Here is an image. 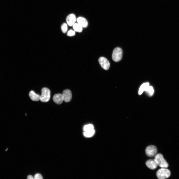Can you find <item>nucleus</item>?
Masks as SVG:
<instances>
[{
    "label": "nucleus",
    "instance_id": "nucleus-1",
    "mask_svg": "<svg viewBox=\"0 0 179 179\" xmlns=\"http://www.w3.org/2000/svg\"><path fill=\"white\" fill-rule=\"evenodd\" d=\"M154 159L158 165L160 167L167 168L168 167V164L162 154H157Z\"/></svg>",
    "mask_w": 179,
    "mask_h": 179
},
{
    "label": "nucleus",
    "instance_id": "nucleus-2",
    "mask_svg": "<svg viewBox=\"0 0 179 179\" xmlns=\"http://www.w3.org/2000/svg\"><path fill=\"white\" fill-rule=\"evenodd\" d=\"M171 175L170 170L166 168H162L157 173V176L159 179H164L169 178Z\"/></svg>",
    "mask_w": 179,
    "mask_h": 179
},
{
    "label": "nucleus",
    "instance_id": "nucleus-3",
    "mask_svg": "<svg viewBox=\"0 0 179 179\" xmlns=\"http://www.w3.org/2000/svg\"><path fill=\"white\" fill-rule=\"evenodd\" d=\"M123 51L122 49L119 47L115 48L112 53V57L113 60L116 62L120 61L122 58Z\"/></svg>",
    "mask_w": 179,
    "mask_h": 179
},
{
    "label": "nucleus",
    "instance_id": "nucleus-4",
    "mask_svg": "<svg viewBox=\"0 0 179 179\" xmlns=\"http://www.w3.org/2000/svg\"><path fill=\"white\" fill-rule=\"evenodd\" d=\"M42 94L40 96V100L43 102H48L50 98V91L47 88H44L42 90Z\"/></svg>",
    "mask_w": 179,
    "mask_h": 179
},
{
    "label": "nucleus",
    "instance_id": "nucleus-5",
    "mask_svg": "<svg viewBox=\"0 0 179 179\" xmlns=\"http://www.w3.org/2000/svg\"><path fill=\"white\" fill-rule=\"evenodd\" d=\"M157 152L156 147L154 145L149 146L147 147L146 149V154L148 157L155 156L157 155Z\"/></svg>",
    "mask_w": 179,
    "mask_h": 179
},
{
    "label": "nucleus",
    "instance_id": "nucleus-6",
    "mask_svg": "<svg viewBox=\"0 0 179 179\" xmlns=\"http://www.w3.org/2000/svg\"><path fill=\"white\" fill-rule=\"evenodd\" d=\"M99 62L102 67L105 70H108L110 64L108 60L104 57H101L99 59Z\"/></svg>",
    "mask_w": 179,
    "mask_h": 179
},
{
    "label": "nucleus",
    "instance_id": "nucleus-7",
    "mask_svg": "<svg viewBox=\"0 0 179 179\" xmlns=\"http://www.w3.org/2000/svg\"><path fill=\"white\" fill-rule=\"evenodd\" d=\"M64 101L66 102H70L72 99V94L71 91L69 89L64 90L62 94Z\"/></svg>",
    "mask_w": 179,
    "mask_h": 179
},
{
    "label": "nucleus",
    "instance_id": "nucleus-8",
    "mask_svg": "<svg viewBox=\"0 0 179 179\" xmlns=\"http://www.w3.org/2000/svg\"><path fill=\"white\" fill-rule=\"evenodd\" d=\"M76 18L75 14H72L69 15L67 17L66 21L67 24L70 26H73L75 23Z\"/></svg>",
    "mask_w": 179,
    "mask_h": 179
},
{
    "label": "nucleus",
    "instance_id": "nucleus-9",
    "mask_svg": "<svg viewBox=\"0 0 179 179\" xmlns=\"http://www.w3.org/2000/svg\"><path fill=\"white\" fill-rule=\"evenodd\" d=\"M53 100L57 104H61L64 101L62 94H58L54 95L53 97Z\"/></svg>",
    "mask_w": 179,
    "mask_h": 179
},
{
    "label": "nucleus",
    "instance_id": "nucleus-10",
    "mask_svg": "<svg viewBox=\"0 0 179 179\" xmlns=\"http://www.w3.org/2000/svg\"><path fill=\"white\" fill-rule=\"evenodd\" d=\"M146 165L149 168L154 170L158 166L154 159H150L148 160L146 163Z\"/></svg>",
    "mask_w": 179,
    "mask_h": 179
},
{
    "label": "nucleus",
    "instance_id": "nucleus-11",
    "mask_svg": "<svg viewBox=\"0 0 179 179\" xmlns=\"http://www.w3.org/2000/svg\"><path fill=\"white\" fill-rule=\"evenodd\" d=\"M29 95L31 100L33 101H37L40 100V96L35 93L33 91L30 92Z\"/></svg>",
    "mask_w": 179,
    "mask_h": 179
},
{
    "label": "nucleus",
    "instance_id": "nucleus-12",
    "mask_svg": "<svg viewBox=\"0 0 179 179\" xmlns=\"http://www.w3.org/2000/svg\"><path fill=\"white\" fill-rule=\"evenodd\" d=\"M77 20L78 23L82 27L85 28L87 26L88 22L84 18L82 17H79L77 18Z\"/></svg>",
    "mask_w": 179,
    "mask_h": 179
},
{
    "label": "nucleus",
    "instance_id": "nucleus-13",
    "mask_svg": "<svg viewBox=\"0 0 179 179\" xmlns=\"http://www.w3.org/2000/svg\"><path fill=\"white\" fill-rule=\"evenodd\" d=\"M150 85L148 82L145 83L143 84L140 86L139 91L138 94L139 95H141Z\"/></svg>",
    "mask_w": 179,
    "mask_h": 179
},
{
    "label": "nucleus",
    "instance_id": "nucleus-14",
    "mask_svg": "<svg viewBox=\"0 0 179 179\" xmlns=\"http://www.w3.org/2000/svg\"><path fill=\"white\" fill-rule=\"evenodd\" d=\"M73 26L75 31L79 33L82 32L83 27L78 23H75Z\"/></svg>",
    "mask_w": 179,
    "mask_h": 179
},
{
    "label": "nucleus",
    "instance_id": "nucleus-15",
    "mask_svg": "<svg viewBox=\"0 0 179 179\" xmlns=\"http://www.w3.org/2000/svg\"><path fill=\"white\" fill-rule=\"evenodd\" d=\"M95 133V131L94 129L92 130L84 132L83 134L84 136L86 137H91L93 136Z\"/></svg>",
    "mask_w": 179,
    "mask_h": 179
},
{
    "label": "nucleus",
    "instance_id": "nucleus-16",
    "mask_svg": "<svg viewBox=\"0 0 179 179\" xmlns=\"http://www.w3.org/2000/svg\"><path fill=\"white\" fill-rule=\"evenodd\" d=\"M94 129V127L92 124H89L85 125L84 127L83 130L84 132L90 131Z\"/></svg>",
    "mask_w": 179,
    "mask_h": 179
},
{
    "label": "nucleus",
    "instance_id": "nucleus-17",
    "mask_svg": "<svg viewBox=\"0 0 179 179\" xmlns=\"http://www.w3.org/2000/svg\"><path fill=\"white\" fill-rule=\"evenodd\" d=\"M150 96H152L154 93V89L152 86H149L147 88L145 91Z\"/></svg>",
    "mask_w": 179,
    "mask_h": 179
},
{
    "label": "nucleus",
    "instance_id": "nucleus-18",
    "mask_svg": "<svg viewBox=\"0 0 179 179\" xmlns=\"http://www.w3.org/2000/svg\"><path fill=\"white\" fill-rule=\"evenodd\" d=\"M61 29L62 32L64 34L66 33L68 30V26L67 24L64 23L61 26Z\"/></svg>",
    "mask_w": 179,
    "mask_h": 179
},
{
    "label": "nucleus",
    "instance_id": "nucleus-19",
    "mask_svg": "<svg viewBox=\"0 0 179 179\" xmlns=\"http://www.w3.org/2000/svg\"><path fill=\"white\" fill-rule=\"evenodd\" d=\"M75 35V32L74 31L71 30L67 33V35L69 37H72L74 36Z\"/></svg>",
    "mask_w": 179,
    "mask_h": 179
},
{
    "label": "nucleus",
    "instance_id": "nucleus-20",
    "mask_svg": "<svg viewBox=\"0 0 179 179\" xmlns=\"http://www.w3.org/2000/svg\"><path fill=\"white\" fill-rule=\"evenodd\" d=\"M34 178L35 179H43V177L42 175L39 173H37L34 176Z\"/></svg>",
    "mask_w": 179,
    "mask_h": 179
},
{
    "label": "nucleus",
    "instance_id": "nucleus-21",
    "mask_svg": "<svg viewBox=\"0 0 179 179\" xmlns=\"http://www.w3.org/2000/svg\"><path fill=\"white\" fill-rule=\"evenodd\" d=\"M27 179H34V178L32 175H29L27 177Z\"/></svg>",
    "mask_w": 179,
    "mask_h": 179
}]
</instances>
